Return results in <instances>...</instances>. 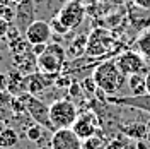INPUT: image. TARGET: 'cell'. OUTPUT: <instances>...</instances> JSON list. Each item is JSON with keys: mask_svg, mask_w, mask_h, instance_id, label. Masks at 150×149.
<instances>
[{"mask_svg": "<svg viewBox=\"0 0 150 149\" xmlns=\"http://www.w3.org/2000/svg\"><path fill=\"white\" fill-rule=\"evenodd\" d=\"M94 81L97 84V89L103 91L106 96H114L125 84V75L120 72V69L116 65V60L109 58L104 60L94 69Z\"/></svg>", "mask_w": 150, "mask_h": 149, "instance_id": "obj_1", "label": "cell"}, {"mask_svg": "<svg viewBox=\"0 0 150 149\" xmlns=\"http://www.w3.org/2000/svg\"><path fill=\"white\" fill-rule=\"evenodd\" d=\"M65 55L67 52L60 43H53L48 45L46 50L38 57L36 65L39 69V72H43L45 75L56 79L58 75L63 72V64H65Z\"/></svg>", "mask_w": 150, "mask_h": 149, "instance_id": "obj_2", "label": "cell"}, {"mask_svg": "<svg viewBox=\"0 0 150 149\" xmlns=\"http://www.w3.org/2000/svg\"><path fill=\"white\" fill-rule=\"evenodd\" d=\"M79 117V108L74 101L62 98L50 105V122L51 129H70Z\"/></svg>", "mask_w": 150, "mask_h": 149, "instance_id": "obj_3", "label": "cell"}, {"mask_svg": "<svg viewBox=\"0 0 150 149\" xmlns=\"http://www.w3.org/2000/svg\"><path fill=\"white\" fill-rule=\"evenodd\" d=\"M19 100L22 101V105H24L28 115L36 122V123L51 129V122H50V106H48L43 100H39L36 94H31V93L19 94Z\"/></svg>", "mask_w": 150, "mask_h": 149, "instance_id": "obj_4", "label": "cell"}, {"mask_svg": "<svg viewBox=\"0 0 150 149\" xmlns=\"http://www.w3.org/2000/svg\"><path fill=\"white\" fill-rule=\"evenodd\" d=\"M116 65L120 69L125 77H130L133 74H147L150 69L145 64V58L138 53V52H125L121 55H118L116 58Z\"/></svg>", "mask_w": 150, "mask_h": 149, "instance_id": "obj_5", "label": "cell"}, {"mask_svg": "<svg viewBox=\"0 0 150 149\" xmlns=\"http://www.w3.org/2000/svg\"><path fill=\"white\" fill-rule=\"evenodd\" d=\"M56 17H58V21H60L68 31H74V29H77L82 24V21H84L85 7L79 2V0H68L65 5L60 9V12H58Z\"/></svg>", "mask_w": 150, "mask_h": 149, "instance_id": "obj_6", "label": "cell"}, {"mask_svg": "<svg viewBox=\"0 0 150 149\" xmlns=\"http://www.w3.org/2000/svg\"><path fill=\"white\" fill-rule=\"evenodd\" d=\"M99 127H101L99 117L94 112L87 110V112H79V117L75 118L74 125L70 129L82 140H85V139H89V137H94L97 134V130H99Z\"/></svg>", "mask_w": 150, "mask_h": 149, "instance_id": "obj_7", "label": "cell"}, {"mask_svg": "<svg viewBox=\"0 0 150 149\" xmlns=\"http://www.w3.org/2000/svg\"><path fill=\"white\" fill-rule=\"evenodd\" d=\"M51 149H84V140L72 129H56L50 140Z\"/></svg>", "mask_w": 150, "mask_h": 149, "instance_id": "obj_8", "label": "cell"}, {"mask_svg": "<svg viewBox=\"0 0 150 149\" xmlns=\"http://www.w3.org/2000/svg\"><path fill=\"white\" fill-rule=\"evenodd\" d=\"M24 36H26V41L29 45H39V43H48L53 36V31H51L50 22L41 21V19H34L29 24V28L26 29Z\"/></svg>", "mask_w": 150, "mask_h": 149, "instance_id": "obj_9", "label": "cell"}, {"mask_svg": "<svg viewBox=\"0 0 150 149\" xmlns=\"http://www.w3.org/2000/svg\"><path fill=\"white\" fill-rule=\"evenodd\" d=\"M104 101L116 105V106H126V108H135L138 112L150 113V94H140V96H106Z\"/></svg>", "mask_w": 150, "mask_h": 149, "instance_id": "obj_10", "label": "cell"}, {"mask_svg": "<svg viewBox=\"0 0 150 149\" xmlns=\"http://www.w3.org/2000/svg\"><path fill=\"white\" fill-rule=\"evenodd\" d=\"M112 43V38L108 31L104 29H96L94 33H91L89 36V43H87V53L91 55H103L104 52L109 48V45Z\"/></svg>", "mask_w": 150, "mask_h": 149, "instance_id": "obj_11", "label": "cell"}, {"mask_svg": "<svg viewBox=\"0 0 150 149\" xmlns=\"http://www.w3.org/2000/svg\"><path fill=\"white\" fill-rule=\"evenodd\" d=\"M34 5L31 0H21L16 9V26L19 33H26L29 24L34 21Z\"/></svg>", "mask_w": 150, "mask_h": 149, "instance_id": "obj_12", "label": "cell"}, {"mask_svg": "<svg viewBox=\"0 0 150 149\" xmlns=\"http://www.w3.org/2000/svg\"><path fill=\"white\" fill-rule=\"evenodd\" d=\"M51 81H53V79L48 77V75H45L43 72H33V74H28L26 77H22L21 87L26 89V93L36 94V93L45 91Z\"/></svg>", "mask_w": 150, "mask_h": 149, "instance_id": "obj_13", "label": "cell"}, {"mask_svg": "<svg viewBox=\"0 0 150 149\" xmlns=\"http://www.w3.org/2000/svg\"><path fill=\"white\" fill-rule=\"evenodd\" d=\"M121 132L125 135L131 137V139L142 140V139H147L149 127H147V123H131V125H123Z\"/></svg>", "mask_w": 150, "mask_h": 149, "instance_id": "obj_14", "label": "cell"}, {"mask_svg": "<svg viewBox=\"0 0 150 149\" xmlns=\"http://www.w3.org/2000/svg\"><path fill=\"white\" fill-rule=\"evenodd\" d=\"M128 87H130L131 96H140L147 93L145 87V74H133L128 77Z\"/></svg>", "mask_w": 150, "mask_h": 149, "instance_id": "obj_15", "label": "cell"}, {"mask_svg": "<svg viewBox=\"0 0 150 149\" xmlns=\"http://www.w3.org/2000/svg\"><path fill=\"white\" fill-rule=\"evenodd\" d=\"M137 50L145 60H150V28L143 29L140 33V36L137 38Z\"/></svg>", "mask_w": 150, "mask_h": 149, "instance_id": "obj_16", "label": "cell"}, {"mask_svg": "<svg viewBox=\"0 0 150 149\" xmlns=\"http://www.w3.org/2000/svg\"><path fill=\"white\" fill-rule=\"evenodd\" d=\"M87 43H89V36L82 33V34H77V38H74V41H72V45H70V50H68V53L70 55H82L85 50H87Z\"/></svg>", "mask_w": 150, "mask_h": 149, "instance_id": "obj_17", "label": "cell"}, {"mask_svg": "<svg viewBox=\"0 0 150 149\" xmlns=\"http://www.w3.org/2000/svg\"><path fill=\"white\" fill-rule=\"evenodd\" d=\"M17 142H19V135L12 127H5L4 130L0 132V146L2 148H5V149L14 148Z\"/></svg>", "mask_w": 150, "mask_h": 149, "instance_id": "obj_18", "label": "cell"}, {"mask_svg": "<svg viewBox=\"0 0 150 149\" xmlns=\"http://www.w3.org/2000/svg\"><path fill=\"white\" fill-rule=\"evenodd\" d=\"M26 137L31 142H38V140L43 137V125H39V123L29 125L28 129H26Z\"/></svg>", "mask_w": 150, "mask_h": 149, "instance_id": "obj_19", "label": "cell"}, {"mask_svg": "<svg viewBox=\"0 0 150 149\" xmlns=\"http://www.w3.org/2000/svg\"><path fill=\"white\" fill-rule=\"evenodd\" d=\"M80 86H82V91H84L87 96H94V94L99 91V89H97V84L94 81V77H85Z\"/></svg>", "mask_w": 150, "mask_h": 149, "instance_id": "obj_20", "label": "cell"}, {"mask_svg": "<svg viewBox=\"0 0 150 149\" xmlns=\"http://www.w3.org/2000/svg\"><path fill=\"white\" fill-rule=\"evenodd\" d=\"M50 26H51V31H53V34H60V36H65L67 33H70V31H68V29L65 28V26H63V24H62V22H60V21H58V17H53L51 19V21H50Z\"/></svg>", "mask_w": 150, "mask_h": 149, "instance_id": "obj_21", "label": "cell"}, {"mask_svg": "<svg viewBox=\"0 0 150 149\" xmlns=\"http://www.w3.org/2000/svg\"><path fill=\"white\" fill-rule=\"evenodd\" d=\"M72 82H74V81H72V77L67 74V72H62V74L55 79V86H56V87H60V89H63V87L68 89V86H70Z\"/></svg>", "mask_w": 150, "mask_h": 149, "instance_id": "obj_22", "label": "cell"}, {"mask_svg": "<svg viewBox=\"0 0 150 149\" xmlns=\"http://www.w3.org/2000/svg\"><path fill=\"white\" fill-rule=\"evenodd\" d=\"M101 146H103V139H99L96 135L84 140V149H99Z\"/></svg>", "mask_w": 150, "mask_h": 149, "instance_id": "obj_23", "label": "cell"}, {"mask_svg": "<svg viewBox=\"0 0 150 149\" xmlns=\"http://www.w3.org/2000/svg\"><path fill=\"white\" fill-rule=\"evenodd\" d=\"M68 94H70V98H79V96H82V86L80 84H77V82H72L70 86H68Z\"/></svg>", "mask_w": 150, "mask_h": 149, "instance_id": "obj_24", "label": "cell"}, {"mask_svg": "<svg viewBox=\"0 0 150 149\" xmlns=\"http://www.w3.org/2000/svg\"><path fill=\"white\" fill-rule=\"evenodd\" d=\"M10 31V22L0 16V38H5Z\"/></svg>", "mask_w": 150, "mask_h": 149, "instance_id": "obj_25", "label": "cell"}, {"mask_svg": "<svg viewBox=\"0 0 150 149\" xmlns=\"http://www.w3.org/2000/svg\"><path fill=\"white\" fill-rule=\"evenodd\" d=\"M0 16L4 19H7V21H12V19H16V10H12V9H9V7H0Z\"/></svg>", "mask_w": 150, "mask_h": 149, "instance_id": "obj_26", "label": "cell"}, {"mask_svg": "<svg viewBox=\"0 0 150 149\" xmlns=\"http://www.w3.org/2000/svg\"><path fill=\"white\" fill-rule=\"evenodd\" d=\"M46 47H48V43H39V45H33V53L36 57H39L45 50H46Z\"/></svg>", "mask_w": 150, "mask_h": 149, "instance_id": "obj_27", "label": "cell"}, {"mask_svg": "<svg viewBox=\"0 0 150 149\" xmlns=\"http://www.w3.org/2000/svg\"><path fill=\"white\" fill-rule=\"evenodd\" d=\"M7 86H9V79H7V75L0 72V91H5Z\"/></svg>", "mask_w": 150, "mask_h": 149, "instance_id": "obj_28", "label": "cell"}, {"mask_svg": "<svg viewBox=\"0 0 150 149\" xmlns=\"http://www.w3.org/2000/svg\"><path fill=\"white\" fill-rule=\"evenodd\" d=\"M135 148H137V149H150V142H149V140L145 142V139H142V140H137V144H135Z\"/></svg>", "mask_w": 150, "mask_h": 149, "instance_id": "obj_29", "label": "cell"}, {"mask_svg": "<svg viewBox=\"0 0 150 149\" xmlns=\"http://www.w3.org/2000/svg\"><path fill=\"white\" fill-rule=\"evenodd\" d=\"M133 2L142 9H150V0H133Z\"/></svg>", "mask_w": 150, "mask_h": 149, "instance_id": "obj_30", "label": "cell"}, {"mask_svg": "<svg viewBox=\"0 0 150 149\" xmlns=\"http://www.w3.org/2000/svg\"><path fill=\"white\" fill-rule=\"evenodd\" d=\"M145 87H147V93L150 94V70L145 74Z\"/></svg>", "mask_w": 150, "mask_h": 149, "instance_id": "obj_31", "label": "cell"}, {"mask_svg": "<svg viewBox=\"0 0 150 149\" xmlns=\"http://www.w3.org/2000/svg\"><path fill=\"white\" fill-rule=\"evenodd\" d=\"M145 140H149V142H150V129H149V134H147V139H145Z\"/></svg>", "mask_w": 150, "mask_h": 149, "instance_id": "obj_32", "label": "cell"}, {"mask_svg": "<svg viewBox=\"0 0 150 149\" xmlns=\"http://www.w3.org/2000/svg\"><path fill=\"white\" fill-rule=\"evenodd\" d=\"M4 129H5V127H4V123H2V122H0V132L4 130Z\"/></svg>", "mask_w": 150, "mask_h": 149, "instance_id": "obj_33", "label": "cell"}, {"mask_svg": "<svg viewBox=\"0 0 150 149\" xmlns=\"http://www.w3.org/2000/svg\"><path fill=\"white\" fill-rule=\"evenodd\" d=\"M147 127H149V129H150V118H149V120H147Z\"/></svg>", "mask_w": 150, "mask_h": 149, "instance_id": "obj_34", "label": "cell"}, {"mask_svg": "<svg viewBox=\"0 0 150 149\" xmlns=\"http://www.w3.org/2000/svg\"><path fill=\"white\" fill-rule=\"evenodd\" d=\"M0 149H5V148H2V146H0Z\"/></svg>", "mask_w": 150, "mask_h": 149, "instance_id": "obj_35", "label": "cell"}]
</instances>
